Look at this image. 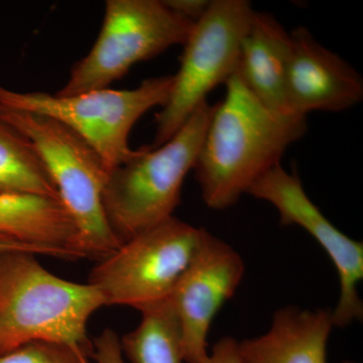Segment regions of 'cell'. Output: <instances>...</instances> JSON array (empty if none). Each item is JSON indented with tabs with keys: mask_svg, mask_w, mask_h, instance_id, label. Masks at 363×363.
<instances>
[{
	"mask_svg": "<svg viewBox=\"0 0 363 363\" xmlns=\"http://www.w3.org/2000/svg\"><path fill=\"white\" fill-rule=\"evenodd\" d=\"M292 52L286 75L289 113L307 117L313 111L340 112L363 98V80L335 52L315 40L305 26L290 33Z\"/></svg>",
	"mask_w": 363,
	"mask_h": 363,
	"instance_id": "11",
	"label": "cell"
},
{
	"mask_svg": "<svg viewBox=\"0 0 363 363\" xmlns=\"http://www.w3.org/2000/svg\"><path fill=\"white\" fill-rule=\"evenodd\" d=\"M0 194L39 196L60 200L58 189L35 145L1 117Z\"/></svg>",
	"mask_w": 363,
	"mask_h": 363,
	"instance_id": "15",
	"label": "cell"
},
{
	"mask_svg": "<svg viewBox=\"0 0 363 363\" xmlns=\"http://www.w3.org/2000/svg\"><path fill=\"white\" fill-rule=\"evenodd\" d=\"M247 194L276 208L281 225H298L307 231L330 257L340 281L338 305L332 311L334 327L362 320L363 304L358 294L363 279L362 241L348 238L324 216L306 194L295 169L289 173L278 164L255 183Z\"/></svg>",
	"mask_w": 363,
	"mask_h": 363,
	"instance_id": "9",
	"label": "cell"
},
{
	"mask_svg": "<svg viewBox=\"0 0 363 363\" xmlns=\"http://www.w3.org/2000/svg\"><path fill=\"white\" fill-rule=\"evenodd\" d=\"M0 363H89L64 344L33 341L0 354Z\"/></svg>",
	"mask_w": 363,
	"mask_h": 363,
	"instance_id": "17",
	"label": "cell"
},
{
	"mask_svg": "<svg viewBox=\"0 0 363 363\" xmlns=\"http://www.w3.org/2000/svg\"><path fill=\"white\" fill-rule=\"evenodd\" d=\"M93 359L96 363H128L124 360L121 339L111 329H105L93 341Z\"/></svg>",
	"mask_w": 363,
	"mask_h": 363,
	"instance_id": "18",
	"label": "cell"
},
{
	"mask_svg": "<svg viewBox=\"0 0 363 363\" xmlns=\"http://www.w3.org/2000/svg\"><path fill=\"white\" fill-rule=\"evenodd\" d=\"M245 272L240 253L205 231L169 298L178 320L186 363H201L207 357L212 322L224 303L233 297Z\"/></svg>",
	"mask_w": 363,
	"mask_h": 363,
	"instance_id": "10",
	"label": "cell"
},
{
	"mask_svg": "<svg viewBox=\"0 0 363 363\" xmlns=\"http://www.w3.org/2000/svg\"><path fill=\"white\" fill-rule=\"evenodd\" d=\"M26 252L33 253L35 255H45L49 257L48 252L43 248L35 247V245H28L13 238H9L6 235H0V252Z\"/></svg>",
	"mask_w": 363,
	"mask_h": 363,
	"instance_id": "21",
	"label": "cell"
},
{
	"mask_svg": "<svg viewBox=\"0 0 363 363\" xmlns=\"http://www.w3.org/2000/svg\"><path fill=\"white\" fill-rule=\"evenodd\" d=\"M253 13L247 0H211L206 13L196 21L183 45L171 94L156 114V135L150 149L168 142L207 101V95L217 86L225 85L235 73L241 43Z\"/></svg>",
	"mask_w": 363,
	"mask_h": 363,
	"instance_id": "8",
	"label": "cell"
},
{
	"mask_svg": "<svg viewBox=\"0 0 363 363\" xmlns=\"http://www.w3.org/2000/svg\"><path fill=\"white\" fill-rule=\"evenodd\" d=\"M140 324L121 339L130 363H183L178 320L171 300L142 313Z\"/></svg>",
	"mask_w": 363,
	"mask_h": 363,
	"instance_id": "16",
	"label": "cell"
},
{
	"mask_svg": "<svg viewBox=\"0 0 363 363\" xmlns=\"http://www.w3.org/2000/svg\"><path fill=\"white\" fill-rule=\"evenodd\" d=\"M291 52L290 33L272 14L255 11L235 73L264 106L281 114H290L286 85Z\"/></svg>",
	"mask_w": 363,
	"mask_h": 363,
	"instance_id": "12",
	"label": "cell"
},
{
	"mask_svg": "<svg viewBox=\"0 0 363 363\" xmlns=\"http://www.w3.org/2000/svg\"><path fill=\"white\" fill-rule=\"evenodd\" d=\"M37 255L0 252V354L33 341L64 344L92 357L87 334L90 317L106 306L91 284L59 278Z\"/></svg>",
	"mask_w": 363,
	"mask_h": 363,
	"instance_id": "2",
	"label": "cell"
},
{
	"mask_svg": "<svg viewBox=\"0 0 363 363\" xmlns=\"http://www.w3.org/2000/svg\"><path fill=\"white\" fill-rule=\"evenodd\" d=\"M206 229L171 217L133 236L90 272L106 306H128L140 313L171 298Z\"/></svg>",
	"mask_w": 363,
	"mask_h": 363,
	"instance_id": "7",
	"label": "cell"
},
{
	"mask_svg": "<svg viewBox=\"0 0 363 363\" xmlns=\"http://www.w3.org/2000/svg\"><path fill=\"white\" fill-rule=\"evenodd\" d=\"M223 100L214 105L196 161V180L207 207L223 210L281 164L307 130L306 117L264 106L234 73Z\"/></svg>",
	"mask_w": 363,
	"mask_h": 363,
	"instance_id": "1",
	"label": "cell"
},
{
	"mask_svg": "<svg viewBox=\"0 0 363 363\" xmlns=\"http://www.w3.org/2000/svg\"><path fill=\"white\" fill-rule=\"evenodd\" d=\"M174 13L196 23L206 13L211 0H162Z\"/></svg>",
	"mask_w": 363,
	"mask_h": 363,
	"instance_id": "20",
	"label": "cell"
},
{
	"mask_svg": "<svg viewBox=\"0 0 363 363\" xmlns=\"http://www.w3.org/2000/svg\"><path fill=\"white\" fill-rule=\"evenodd\" d=\"M173 75L145 79L131 90L91 91L61 97L45 92H16L0 86V107L51 117L80 135L104 160L109 173L135 156L128 136L136 121L164 106Z\"/></svg>",
	"mask_w": 363,
	"mask_h": 363,
	"instance_id": "5",
	"label": "cell"
},
{
	"mask_svg": "<svg viewBox=\"0 0 363 363\" xmlns=\"http://www.w3.org/2000/svg\"><path fill=\"white\" fill-rule=\"evenodd\" d=\"M0 235L45 250L59 259H88L77 226L60 200L0 194Z\"/></svg>",
	"mask_w": 363,
	"mask_h": 363,
	"instance_id": "14",
	"label": "cell"
},
{
	"mask_svg": "<svg viewBox=\"0 0 363 363\" xmlns=\"http://www.w3.org/2000/svg\"><path fill=\"white\" fill-rule=\"evenodd\" d=\"M334 327L330 310L294 306L274 313L269 330L238 342L242 363H327V343Z\"/></svg>",
	"mask_w": 363,
	"mask_h": 363,
	"instance_id": "13",
	"label": "cell"
},
{
	"mask_svg": "<svg viewBox=\"0 0 363 363\" xmlns=\"http://www.w3.org/2000/svg\"><path fill=\"white\" fill-rule=\"evenodd\" d=\"M201 363H242L238 341L231 337L220 339Z\"/></svg>",
	"mask_w": 363,
	"mask_h": 363,
	"instance_id": "19",
	"label": "cell"
},
{
	"mask_svg": "<svg viewBox=\"0 0 363 363\" xmlns=\"http://www.w3.org/2000/svg\"><path fill=\"white\" fill-rule=\"evenodd\" d=\"M213 111L214 105L204 102L168 142L156 149L149 145L138 149L130 160L109 173L104 211L121 242L174 216Z\"/></svg>",
	"mask_w": 363,
	"mask_h": 363,
	"instance_id": "3",
	"label": "cell"
},
{
	"mask_svg": "<svg viewBox=\"0 0 363 363\" xmlns=\"http://www.w3.org/2000/svg\"><path fill=\"white\" fill-rule=\"evenodd\" d=\"M194 23L172 11L162 0H108L96 42L55 94L74 96L108 88L135 64L185 44Z\"/></svg>",
	"mask_w": 363,
	"mask_h": 363,
	"instance_id": "6",
	"label": "cell"
},
{
	"mask_svg": "<svg viewBox=\"0 0 363 363\" xmlns=\"http://www.w3.org/2000/svg\"><path fill=\"white\" fill-rule=\"evenodd\" d=\"M0 117L32 142L77 226L88 259L101 260L123 245L107 221L104 192L109 171L91 145L51 117L0 107Z\"/></svg>",
	"mask_w": 363,
	"mask_h": 363,
	"instance_id": "4",
	"label": "cell"
}]
</instances>
